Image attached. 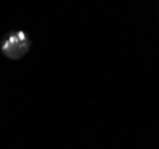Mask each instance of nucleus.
Masks as SVG:
<instances>
[{
    "instance_id": "nucleus-1",
    "label": "nucleus",
    "mask_w": 159,
    "mask_h": 149,
    "mask_svg": "<svg viewBox=\"0 0 159 149\" xmlns=\"http://www.w3.org/2000/svg\"><path fill=\"white\" fill-rule=\"evenodd\" d=\"M30 47V40L23 31L11 33L2 43V52L7 57L13 59L20 58Z\"/></svg>"
}]
</instances>
